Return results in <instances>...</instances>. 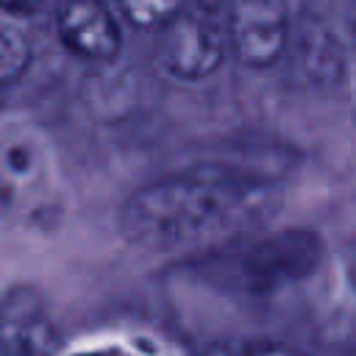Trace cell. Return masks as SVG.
I'll return each instance as SVG.
<instances>
[{"instance_id": "6da1fadb", "label": "cell", "mask_w": 356, "mask_h": 356, "mask_svg": "<svg viewBox=\"0 0 356 356\" xmlns=\"http://www.w3.org/2000/svg\"><path fill=\"white\" fill-rule=\"evenodd\" d=\"M284 206L281 186L248 167L203 161L136 186L120 206V234L147 253L228 242L264 228Z\"/></svg>"}, {"instance_id": "7a4b0ae2", "label": "cell", "mask_w": 356, "mask_h": 356, "mask_svg": "<svg viewBox=\"0 0 356 356\" xmlns=\"http://www.w3.org/2000/svg\"><path fill=\"white\" fill-rule=\"evenodd\" d=\"M325 242L314 228L286 225L250 231L228 242L203 248L186 259V273L214 289L248 298H267L312 278L323 261Z\"/></svg>"}, {"instance_id": "3957f363", "label": "cell", "mask_w": 356, "mask_h": 356, "mask_svg": "<svg viewBox=\"0 0 356 356\" xmlns=\"http://www.w3.org/2000/svg\"><path fill=\"white\" fill-rule=\"evenodd\" d=\"M228 56L225 22L214 19V11L184 8L156 31V64L175 81L200 83L211 78Z\"/></svg>"}, {"instance_id": "277c9868", "label": "cell", "mask_w": 356, "mask_h": 356, "mask_svg": "<svg viewBox=\"0 0 356 356\" xmlns=\"http://www.w3.org/2000/svg\"><path fill=\"white\" fill-rule=\"evenodd\" d=\"M286 0H228L225 36L231 56L248 70H270L289 44Z\"/></svg>"}, {"instance_id": "5b68a950", "label": "cell", "mask_w": 356, "mask_h": 356, "mask_svg": "<svg viewBox=\"0 0 356 356\" xmlns=\"http://www.w3.org/2000/svg\"><path fill=\"white\" fill-rule=\"evenodd\" d=\"M0 356H61V334L42 286L14 281L0 292Z\"/></svg>"}, {"instance_id": "8992f818", "label": "cell", "mask_w": 356, "mask_h": 356, "mask_svg": "<svg viewBox=\"0 0 356 356\" xmlns=\"http://www.w3.org/2000/svg\"><path fill=\"white\" fill-rule=\"evenodd\" d=\"M111 0H58L53 28L61 47L92 64H111L122 53V25Z\"/></svg>"}, {"instance_id": "52a82bcc", "label": "cell", "mask_w": 356, "mask_h": 356, "mask_svg": "<svg viewBox=\"0 0 356 356\" xmlns=\"http://www.w3.org/2000/svg\"><path fill=\"white\" fill-rule=\"evenodd\" d=\"M33 64V44L19 19L0 11V89L22 81Z\"/></svg>"}, {"instance_id": "ba28073f", "label": "cell", "mask_w": 356, "mask_h": 356, "mask_svg": "<svg viewBox=\"0 0 356 356\" xmlns=\"http://www.w3.org/2000/svg\"><path fill=\"white\" fill-rule=\"evenodd\" d=\"M114 3L122 22H128L136 31H153V33L186 8V0H114Z\"/></svg>"}, {"instance_id": "9c48e42d", "label": "cell", "mask_w": 356, "mask_h": 356, "mask_svg": "<svg viewBox=\"0 0 356 356\" xmlns=\"http://www.w3.org/2000/svg\"><path fill=\"white\" fill-rule=\"evenodd\" d=\"M242 356H303V353L278 339H250L242 345Z\"/></svg>"}, {"instance_id": "30bf717a", "label": "cell", "mask_w": 356, "mask_h": 356, "mask_svg": "<svg viewBox=\"0 0 356 356\" xmlns=\"http://www.w3.org/2000/svg\"><path fill=\"white\" fill-rule=\"evenodd\" d=\"M44 0H0V11L14 19H28L42 11Z\"/></svg>"}, {"instance_id": "8fae6325", "label": "cell", "mask_w": 356, "mask_h": 356, "mask_svg": "<svg viewBox=\"0 0 356 356\" xmlns=\"http://www.w3.org/2000/svg\"><path fill=\"white\" fill-rule=\"evenodd\" d=\"M342 278L348 284V289L356 295V239H348L342 245Z\"/></svg>"}, {"instance_id": "7c38bea8", "label": "cell", "mask_w": 356, "mask_h": 356, "mask_svg": "<svg viewBox=\"0 0 356 356\" xmlns=\"http://www.w3.org/2000/svg\"><path fill=\"white\" fill-rule=\"evenodd\" d=\"M67 356H139L128 348H120V345H97V348H86V350H75V353H67Z\"/></svg>"}, {"instance_id": "4fadbf2b", "label": "cell", "mask_w": 356, "mask_h": 356, "mask_svg": "<svg viewBox=\"0 0 356 356\" xmlns=\"http://www.w3.org/2000/svg\"><path fill=\"white\" fill-rule=\"evenodd\" d=\"M203 356H242V350H239V353H234L228 345H211Z\"/></svg>"}]
</instances>
